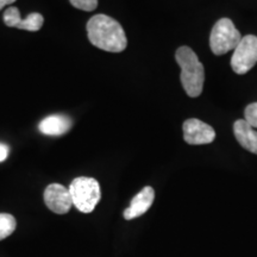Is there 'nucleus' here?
<instances>
[{
  "label": "nucleus",
  "instance_id": "1",
  "mask_svg": "<svg viewBox=\"0 0 257 257\" xmlns=\"http://www.w3.org/2000/svg\"><path fill=\"white\" fill-rule=\"evenodd\" d=\"M88 40L93 46L110 53H120L127 46L121 25L106 15H95L87 23Z\"/></svg>",
  "mask_w": 257,
  "mask_h": 257
},
{
  "label": "nucleus",
  "instance_id": "2",
  "mask_svg": "<svg viewBox=\"0 0 257 257\" xmlns=\"http://www.w3.org/2000/svg\"><path fill=\"white\" fill-rule=\"evenodd\" d=\"M176 62L181 68V83L191 98H197L202 93L205 70L197 54L189 47H180L175 54Z\"/></svg>",
  "mask_w": 257,
  "mask_h": 257
},
{
  "label": "nucleus",
  "instance_id": "3",
  "mask_svg": "<svg viewBox=\"0 0 257 257\" xmlns=\"http://www.w3.org/2000/svg\"><path fill=\"white\" fill-rule=\"evenodd\" d=\"M73 205L82 213H91L94 210L101 193L99 182L93 178H76L69 186Z\"/></svg>",
  "mask_w": 257,
  "mask_h": 257
},
{
  "label": "nucleus",
  "instance_id": "4",
  "mask_svg": "<svg viewBox=\"0 0 257 257\" xmlns=\"http://www.w3.org/2000/svg\"><path fill=\"white\" fill-rule=\"evenodd\" d=\"M242 40L240 32L229 18H221L214 24L210 36V47L214 55H224L236 49Z\"/></svg>",
  "mask_w": 257,
  "mask_h": 257
},
{
  "label": "nucleus",
  "instance_id": "5",
  "mask_svg": "<svg viewBox=\"0 0 257 257\" xmlns=\"http://www.w3.org/2000/svg\"><path fill=\"white\" fill-rule=\"evenodd\" d=\"M257 63V37L246 35L233 51L231 67L236 74H245Z\"/></svg>",
  "mask_w": 257,
  "mask_h": 257
},
{
  "label": "nucleus",
  "instance_id": "6",
  "mask_svg": "<svg viewBox=\"0 0 257 257\" xmlns=\"http://www.w3.org/2000/svg\"><path fill=\"white\" fill-rule=\"evenodd\" d=\"M216 138V131L204 121L191 118L184 123V140L191 146L210 144Z\"/></svg>",
  "mask_w": 257,
  "mask_h": 257
},
{
  "label": "nucleus",
  "instance_id": "7",
  "mask_svg": "<svg viewBox=\"0 0 257 257\" xmlns=\"http://www.w3.org/2000/svg\"><path fill=\"white\" fill-rule=\"evenodd\" d=\"M44 202L54 213L64 214L73 206V199L69 188L60 184H51L44 191Z\"/></svg>",
  "mask_w": 257,
  "mask_h": 257
},
{
  "label": "nucleus",
  "instance_id": "8",
  "mask_svg": "<svg viewBox=\"0 0 257 257\" xmlns=\"http://www.w3.org/2000/svg\"><path fill=\"white\" fill-rule=\"evenodd\" d=\"M154 199H155V191L153 187H144L138 194L135 195L130 202V206L124 211V218L126 220L135 219L142 216L152 207Z\"/></svg>",
  "mask_w": 257,
  "mask_h": 257
},
{
  "label": "nucleus",
  "instance_id": "9",
  "mask_svg": "<svg viewBox=\"0 0 257 257\" xmlns=\"http://www.w3.org/2000/svg\"><path fill=\"white\" fill-rule=\"evenodd\" d=\"M72 119L68 115L64 114H53L44 118L38 125V128L42 134L48 136H61V135L68 133L72 127Z\"/></svg>",
  "mask_w": 257,
  "mask_h": 257
},
{
  "label": "nucleus",
  "instance_id": "10",
  "mask_svg": "<svg viewBox=\"0 0 257 257\" xmlns=\"http://www.w3.org/2000/svg\"><path fill=\"white\" fill-rule=\"evenodd\" d=\"M233 133L244 149L257 155V130L250 126L245 119H239L233 124Z\"/></svg>",
  "mask_w": 257,
  "mask_h": 257
},
{
  "label": "nucleus",
  "instance_id": "11",
  "mask_svg": "<svg viewBox=\"0 0 257 257\" xmlns=\"http://www.w3.org/2000/svg\"><path fill=\"white\" fill-rule=\"evenodd\" d=\"M17 226L15 217L9 213H0V240L11 236Z\"/></svg>",
  "mask_w": 257,
  "mask_h": 257
},
{
  "label": "nucleus",
  "instance_id": "12",
  "mask_svg": "<svg viewBox=\"0 0 257 257\" xmlns=\"http://www.w3.org/2000/svg\"><path fill=\"white\" fill-rule=\"evenodd\" d=\"M44 23V18L41 14H30L25 19H22L18 29L28 31H38Z\"/></svg>",
  "mask_w": 257,
  "mask_h": 257
},
{
  "label": "nucleus",
  "instance_id": "13",
  "mask_svg": "<svg viewBox=\"0 0 257 257\" xmlns=\"http://www.w3.org/2000/svg\"><path fill=\"white\" fill-rule=\"evenodd\" d=\"M21 12L17 8L12 6V8H9L5 11L4 14V23L10 28H17L18 24L21 23Z\"/></svg>",
  "mask_w": 257,
  "mask_h": 257
},
{
  "label": "nucleus",
  "instance_id": "14",
  "mask_svg": "<svg viewBox=\"0 0 257 257\" xmlns=\"http://www.w3.org/2000/svg\"><path fill=\"white\" fill-rule=\"evenodd\" d=\"M244 119L250 126L257 130V102H252L246 106L244 111Z\"/></svg>",
  "mask_w": 257,
  "mask_h": 257
},
{
  "label": "nucleus",
  "instance_id": "15",
  "mask_svg": "<svg viewBox=\"0 0 257 257\" xmlns=\"http://www.w3.org/2000/svg\"><path fill=\"white\" fill-rule=\"evenodd\" d=\"M69 2L74 8L87 12L94 11L98 6V0H69Z\"/></svg>",
  "mask_w": 257,
  "mask_h": 257
},
{
  "label": "nucleus",
  "instance_id": "16",
  "mask_svg": "<svg viewBox=\"0 0 257 257\" xmlns=\"http://www.w3.org/2000/svg\"><path fill=\"white\" fill-rule=\"evenodd\" d=\"M9 147L6 146V144H3L0 143V162H3V161H5L8 159L9 156Z\"/></svg>",
  "mask_w": 257,
  "mask_h": 257
},
{
  "label": "nucleus",
  "instance_id": "17",
  "mask_svg": "<svg viewBox=\"0 0 257 257\" xmlns=\"http://www.w3.org/2000/svg\"><path fill=\"white\" fill-rule=\"evenodd\" d=\"M15 2H16V0H0V10H2L6 5L14 4Z\"/></svg>",
  "mask_w": 257,
  "mask_h": 257
}]
</instances>
